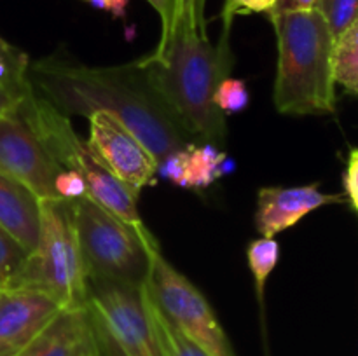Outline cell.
Wrapping results in <instances>:
<instances>
[{
	"label": "cell",
	"instance_id": "cell-1",
	"mask_svg": "<svg viewBox=\"0 0 358 356\" xmlns=\"http://www.w3.org/2000/svg\"><path fill=\"white\" fill-rule=\"evenodd\" d=\"M38 96L65 115L90 117L107 112L129 129L156 159L196 145L150 86L138 61L121 66H87L58 56L28 65Z\"/></svg>",
	"mask_w": 358,
	"mask_h": 356
},
{
	"label": "cell",
	"instance_id": "cell-2",
	"mask_svg": "<svg viewBox=\"0 0 358 356\" xmlns=\"http://www.w3.org/2000/svg\"><path fill=\"white\" fill-rule=\"evenodd\" d=\"M168 110L194 138L220 147L226 143V115L213 103L217 86L233 68L229 34L212 45L187 0H175L170 24L150 54L136 59Z\"/></svg>",
	"mask_w": 358,
	"mask_h": 356
},
{
	"label": "cell",
	"instance_id": "cell-3",
	"mask_svg": "<svg viewBox=\"0 0 358 356\" xmlns=\"http://www.w3.org/2000/svg\"><path fill=\"white\" fill-rule=\"evenodd\" d=\"M278 42L275 107L285 115H325L336 110L334 44L317 9L269 13Z\"/></svg>",
	"mask_w": 358,
	"mask_h": 356
},
{
	"label": "cell",
	"instance_id": "cell-4",
	"mask_svg": "<svg viewBox=\"0 0 358 356\" xmlns=\"http://www.w3.org/2000/svg\"><path fill=\"white\" fill-rule=\"evenodd\" d=\"M16 108L52 159L63 170H73L83 175L90 198L142 236L152 234L145 227L136 208L138 198L103 166L87 142L80 140L70 124L69 115L38 96L34 87L17 101Z\"/></svg>",
	"mask_w": 358,
	"mask_h": 356
},
{
	"label": "cell",
	"instance_id": "cell-5",
	"mask_svg": "<svg viewBox=\"0 0 358 356\" xmlns=\"http://www.w3.org/2000/svg\"><path fill=\"white\" fill-rule=\"evenodd\" d=\"M3 286L38 290L51 295L63 309H84L87 271L70 201L41 199L37 248Z\"/></svg>",
	"mask_w": 358,
	"mask_h": 356
},
{
	"label": "cell",
	"instance_id": "cell-6",
	"mask_svg": "<svg viewBox=\"0 0 358 356\" xmlns=\"http://www.w3.org/2000/svg\"><path fill=\"white\" fill-rule=\"evenodd\" d=\"M70 205L87 278L142 285L149 276L150 248L159 246L156 237L138 234L90 195Z\"/></svg>",
	"mask_w": 358,
	"mask_h": 356
},
{
	"label": "cell",
	"instance_id": "cell-7",
	"mask_svg": "<svg viewBox=\"0 0 358 356\" xmlns=\"http://www.w3.org/2000/svg\"><path fill=\"white\" fill-rule=\"evenodd\" d=\"M98 348L108 346L117 356H161L143 306L140 285L87 278L84 304Z\"/></svg>",
	"mask_w": 358,
	"mask_h": 356
},
{
	"label": "cell",
	"instance_id": "cell-8",
	"mask_svg": "<svg viewBox=\"0 0 358 356\" xmlns=\"http://www.w3.org/2000/svg\"><path fill=\"white\" fill-rule=\"evenodd\" d=\"M149 257L147 283L168 320L208 356H236L205 295L164 258L159 246L150 248Z\"/></svg>",
	"mask_w": 358,
	"mask_h": 356
},
{
	"label": "cell",
	"instance_id": "cell-9",
	"mask_svg": "<svg viewBox=\"0 0 358 356\" xmlns=\"http://www.w3.org/2000/svg\"><path fill=\"white\" fill-rule=\"evenodd\" d=\"M16 105L0 117V173L27 185L41 199H62L56 194L55 180L63 168L45 150Z\"/></svg>",
	"mask_w": 358,
	"mask_h": 356
},
{
	"label": "cell",
	"instance_id": "cell-10",
	"mask_svg": "<svg viewBox=\"0 0 358 356\" xmlns=\"http://www.w3.org/2000/svg\"><path fill=\"white\" fill-rule=\"evenodd\" d=\"M87 119V145L121 184L136 198L143 187L156 184V159L126 126L107 112H94Z\"/></svg>",
	"mask_w": 358,
	"mask_h": 356
},
{
	"label": "cell",
	"instance_id": "cell-11",
	"mask_svg": "<svg viewBox=\"0 0 358 356\" xmlns=\"http://www.w3.org/2000/svg\"><path fill=\"white\" fill-rule=\"evenodd\" d=\"M62 311L44 292L0 286V356L23 351Z\"/></svg>",
	"mask_w": 358,
	"mask_h": 356
},
{
	"label": "cell",
	"instance_id": "cell-12",
	"mask_svg": "<svg viewBox=\"0 0 358 356\" xmlns=\"http://www.w3.org/2000/svg\"><path fill=\"white\" fill-rule=\"evenodd\" d=\"M346 202L343 194H325L318 184L299 187H262L257 194L255 227L262 237H275L315 209Z\"/></svg>",
	"mask_w": 358,
	"mask_h": 356
},
{
	"label": "cell",
	"instance_id": "cell-13",
	"mask_svg": "<svg viewBox=\"0 0 358 356\" xmlns=\"http://www.w3.org/2000/svg\"><path fill=\"white\" fill-rule=\"evenodd\" d=\"M0 227L28 253L41 239V198L27 185L0 173Z\"/></svg>",
	"mask_w": 358,
	"mask_h": 356
},
{
	"label": "cell",
	"instance_id": "cell-14",
	"mask_svg": "<svg viewBox=\"0 0 358 356\" xmlns=\"http://www.w3.org/2000/svg\"><path fill=\"white\" fill-rule=\"evenodd\" d=\"M94 337L84 309H63L16 356H76Z\"/></svg>",
	"mask_w": 358,
	"mask_h": 356
},
{
	"label": "cell",
	"instance_id": "cell-15",
	"mask_svg": "<svg viewBox=\"0 0 358 356\" xmlns=\"http://www.w3.org/2000/svg\"><path fill=\"white\" fill-rule=\"evenodd\" d=\"M147 278H149V276H147ZM140 293H142L147 318H149L150 328H152L154 339H156V344L161 356H208L198 344H194L191 339L185 337V335L168 320L166 314L161 311L159 304L154 299L147 279L140 285Z\"/></svg>",
	"mask_w": 358,
	"mask_h": 356
},
{
	"label": "cell",
	"instance_id": "cell-16",
	"mask_svg": "<svg viewBox=\"0 0 358 356\" xmlns=\"http://www.w3.org/2000/svg\"><path fill=\"white\" fill-rule=\"evenodd\" d=\"M234 161L219 147L212 143L205 145H194L189 150V166H187V188H206L220 177L233 173Z\"/></svg>",
	"mask_w": 358,
	"mask_h": 356
},
{
	"label": "cell",
	"instance_id": "cell-17",
	"mask_svg": "<svg viewBox=\"0 0 358 356\" xmlns=\"http://www.w3.org/2000/svg\"><path fill=\"white\" fill-rule=\"evenodd\" d=\"M334 79L336 84L358 96V21L336 38Z\"/></svg>",
	"mask_w": 358,
	"mask_h": 356
},
{
	"label": "cell",
	"instance_id": "cell-18",
	"mask_svg": "<svg viewBox=\"0 0 358 356\" xmlns=\"http://www.w3.org/2000/svg\"><path fill=\"white\" fill-rule=\"evenodd\" d=\"M247 260L252 274H254L255 288L259 300L264 299V288L268 278L275 271L280 260V244L275 237H259L247 248Z\"/></svg>",
	"mask_w": 358,
	"mask_h": 356
},
{
	"label": "cell",
	"instance_id": "cell-19",
	"mask_svg": "<svg viewBox=\"0 0 358 356\" xmlns=\"http://www.w3.org/2000/svg\"><path fill=\"white\" fill-rule=\"evenodd\" d=\"M315 9L324 16L334 38L341 37L358 21V0H317Z\"/></svg>",
	"mask_w": 358,
	"mask_h": 356
},
{
	"label": "cell",
	"instance_id": "cell-20",
	"mask_svg": "<svg viewBox=\"0 0 358 356\" xmlns=\"http://www.w3.org/2000/svg\"><path fill=\"white\" fill-rule=\"evenodd\" d=\"M248 101H250V94H248L243 80L231 79V77H226L217 86L215 94H213V103L224 115L243 112L247 108Z\"/></svg>",
	"mask_w": 358,
	"mask_h": 356
},
{
	"label": "cell",
	"instance_id": "cell-21",
	"mask_svg": "<svg viewBox=\"0 0 358 356\" xmlns=\"http://www.w3.org/2000/svg\"><path fill=\"white\" fill-rule=\"evenodd\" d=\"M28 251L0 227V286L6 285L27 260Z\"/></svg>",
	"mask_w": 358,
	"mask_h": 356
},
{
	"label": "cell",
	"instance_id": "cell-22",
	"mask_svg": "<svg viewBox=\"0 0 358 356\" xmlns=\"http://www.w3.org/2000/svg\"><path fill=\"white\" fill-rule=\"evenodd\" d=\"M189 150H191V147L184 150H177V152H171L170 156L164 157L163 163L157 166V173H159L164 180L177 185V187L187 188Z\"/></svg>",
	"mask_w": 358,
	"mask_h": 356
},
{
	"label": "cell",
	"instance_id": "cell-23",
	"mask_svg": "<svg viewBox=\"0 0 358 356\" xmlns=\"http://www.w3.org/2000/svg\"><path fill=\"white\" fill-rule=\"evenodd\" d=\"M278 6V0H226L224 7V34H229L231 21L238 14L273 13Z\"/></svg>",
	"mask_w": 358,
	"mask_h": 356
},
{
	"label": "cell",
	"instance_id": "cell-24",
	"mask_svg": "<svg viewBox=\"0 0 358 356\" xmlns=\"http://www.w3.org/2000/svg\"><path fill=\"white\" fill-rule=\"evenodd\" d=\"M55 188L56 194L62 199H66V201H72V199L84 198L87 194V185L86 180L83 178V175L77 173L73 170H62L59 175L55 180Z\"/></svg>",
	"mask_w": 358,
	"mask_h": 356
},
{
	"label": "cell",
	"instance_id": "cell-25",
	"mask_svg": "<svg viewBox=\"0 0 358 356\" xmlns=\"http://www.w3.org/2000/svg\"><path fill=\"white\" fill-rule=\"evenodd\" d=\"M345 188L348 201L358 213V147L350 152L348 166L345 171Z\"/></svg>",
	"mask_w": 358,
	"mask_h": 356
},
{
	"label": "cell",
	"instance_id": "cell-26",
	"mask_svg": "<svg viewBox=\"0 0 358 356\" xmlns=\"http://www.w3.org/2000/svg\"><path fill=\"white\" fill-rule=\"evenodd\" d=\"M86 2L96 9L107 10L114 17H124L129 0H86Z\"/></svg>",
	"mask_w": 358,
	"mask_h": 356
},
{
	"label": "cell",
	"instance_id": "cell-27",
	"mask_svg": "<svg viewBox=\"0 0 358 356\" xmlns=\"http://www.w3.org/2000/svg\"><path fill=\"white\" fill-rule=\"evenodd\" d=\"M154 9L157 10L161 17V30L170 24L171 14H173V7H175V0H147Z\"/></svg>",
	"mask_w": 358,
	"mask_h": 356
},
{
	"label": "cell",
	"instance_id": "cell-28",
	"mask_svg": "<svg viewBox=\"0 0 358 356\" xmlns=\"http://www.w3.org/2000/svg\"><path fill=\"white\" fill-rule=\"evenodd\" d=\"M315 6H317V0H278V6H276V9L306 10V9H315Z\"/></svg>",
	"mask_w": 358,
	"mask_h": 356
},
{
	"label": "cell",
	"instance_id": "cell-29",
	"mask_svg": "<svg viewBox=\"0 0 358 356\" xmlns=\"http://www.w3.org/2000/svg\"><path fill=\"white\" fill-rule=\"evenodd\" d=\"M187 3L191 6L192 13H194L196 21H198L199 27L203 30H206V21H205V6H206V0H187Z\"/></svg>",
	"mask_w": 358,
	"mask_h": 356
},
{
	"label": "cell",
	"instance_id": "cell-30",
	"mask_svg": "<svg viewBox=\"0 0 358 356\" xmlns=\"http://www.w3.org/2000/svg\"><path fill=\"white\" fill-rule=\"evenodd\" d=\"M17 101H20V98L13 96V94H9L7 91L0 89V117H2V115H6L7 112H9L10 108L17 103Z\"/></svg>",
	"mask_w": 358,
	"mask_h": 356
},
{
	"label": "cell",
	"instance_id": "cell-31",
	"mask_svg": "<svg viewBox=\"0 0 358 356\" xmlns=\"http://www.w3.org/2000/svg\"><path fill=\"white\" fill-rule=\"evenodd\" d=\"M84 356H100V348H98V342L96 344L90 346V348L84 351Z\"/></svg>",
	"mask_w": 358,
	"mask_h": 356
},
{
	"label": "cell",
	"instance_id": "cell-32",
	"mask_svg": "<svg viewBox=\"0 0 358 356\" xmlns=\"http://www.w3.org/2000/svg\"><path fill=\"white\" fill-rule=\"evenodd\" d=\"M93 344H96V339H93V341H91V342H87V344H86V346H84V348H80V351H79V353H77V355H76V356H84V351H86V349H87V348H90V346H93Z\"/></svg>",
	"mask_w": 358,
	"mask_h": 356
}]
</instances>
